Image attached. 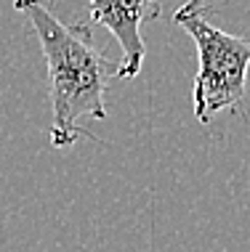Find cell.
<instances>
[{
    "label": "cell",
    "mask_w": 250,
    "mask_h": 252,
    "mask_svg": "<svg viewBox=\"0 0 250 252\" xmlns=\"http://www.w3.org/2000/svg\"><path fill=\"white\" fill-rule=\"evenodd\" d=\"M91 22L101 24L117 37L123 48V64L117 66L120 80H133L141 72L146 45L141 37V24L154 22L163 13L157 0H88Z\"/></svg>",
    "instance_id": "cell-3"
},
{
    "label": "cell",
    "mask_w": 250,
    "mask_h": 252,
    "mask_svg": "<svg viewBox=\"0 0 250 252\" xmlns=\"http://www.w3.org/2000/svg\"><path fill=\"white\" fill-rule=\"evenodd\" d=\"M13 8L30 19L51 80V146L67 149L77 138H93L77 125L83 117L107 120V88L117 66L104 56L88 24H64L43 0H13Z\"/></svg>",
    "instance_id": "cell-1"
},
{
    "label": "cell",
    "mask_w": 250,
    "mask_h": 252,
    "mask_svg": "<svg viewBox=\"0 0 250 252\" xmlns=\"http://www.w3.org/2000/svg\"><path fill=\"white\" fill-rule=\"evenodd\" d=\"M173 22L184 27L197 45V77L192 88V104L197 122H211L218 112L237 109L248 88L250 37L229 35L208 19L205 0H186L173 13Z\"/></svg>",
    "instance_id": "cell-2"
}]
</instances>
